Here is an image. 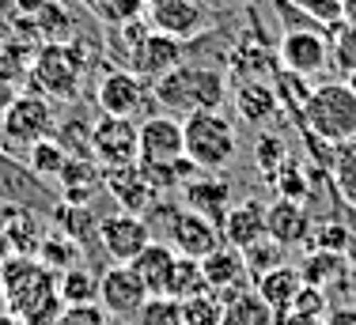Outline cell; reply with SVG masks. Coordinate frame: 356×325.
<instances>
[{"mask_svg": "<svg viewBox=\"0 0 356 325\" xmlns=\"http://www.w3.org/2000/svg\"><path fill=\"white\" fill-rule=\"evenodd\" d=\"M57 295H61V306H88L99 299V276L80 261L72 269L57 272Z\"/></svg>", "mask_w": 356, "mask_h": 325, "instance_id": "cell-29", "label": "cell"}, {"mask_svg": "<svg viewBox=\"0 0 356 325\" xmlns=\"http://www.w3.org/2000/svg\"><path fill=\"white\" fill-rule=\"evenodd\" d=\"M227 99V76L220 68L186 61L175 72H167L163 80L152 83V102L171 117H190V114H205V110H220Z\"/></svg>", "mask_w": 356, "mask_h": 325, "instance_id": "cell-2", "label": "cell"}, {"mask_svg": "<svg viewBox=\"0 0 356 325\" xmlns=\"http://www.w3.org/2000/svg\"><path fill=\"white\" fill-rule=\"evenodd\" d=\"M65 148L54 140V136H46V140H38L35 148H27V162H31V174H38V178H49V174H61V167H65Z\"/></svg>", "mask_w": 356, "mask_h": 325, "instance_id": "cell-37", "label": "cell"}, {"mask_svg": "<svg viewBox=\"0 0 356 325\" xmlns=\"http://www.w3.org/2000/svg\"><path fill=\"white\" fill-rule=\"evenodd\" d=\"M95 227H99V219L88 212V204H57V231H65V235L72 238V242H88L91 235H95Z\"/></svg>", "mask_w": 356, "mask_h": 325, "instance_id": "cell-33", "label": "cell"}, {"mask_svg": "<svg viewBox=\"0 0 356 325\" xmlns=\"http://www.w3.org/2000/svg\"><path fill=\"white\" fill-rule=\"evenodd\" d=\"M273 325H326V318H318V314H303V310H288Z\"/></svg>", "mask_w": 356, "mask_h": 325, "instance_id": "cell-47", "label": "cell"}, {"mask_svg": "<svg viewBox=\"0 0 356 325\" xmlns=\"http://www.w3.org/2000/svg\"><path fill=\"white\" fill-rule=\"evenodd\" d=\"M95 102L106 117H140L152 102V83H144L129 68H106L95 83Z\"/></svg>", "mask_w": 356, "mask_h": 325, "instance_id": "cell-7", "label": "cell"}, {"mask_svg": "<svg viewBox=\"0 0 356 325\" xmlns=\"http://www.w3.org/2000/svg\"><path fill=\"white\" fill-rule=\"evenodd\" d=\"M0 325H27V322H19L15 314H8V310H4V314H0Z\"/></svg>", "mask_w": 356, "mask_h": 325, "instance_id": "cell-50", "label": "cell"}, {"mask_svg": "<svg viewBox=\"0 0 356 325\" xmlns=\"http://www.w3.org/2000/svg\"><path fill=\"white\" fill-rule=\"evenodd\" d=\"M201 276H205V288L216 299L250 288L247 261H243V250H235V246H220V250L209 253V258L201 261Z\"/></svg>", "mask_w": 356, "mask_h": 325, "instance_id": "cell-19", "label": "cell"}, {"mask_svg": "<svg viewBox=\"0 0 356 325\" xmlns=\"http://www.w3.org/2000/svg\"><path fill=\"white\" fill-rule=\"evenodd\" d=\"M175 159H182V122L171 114H148L137 125V162L159 167Z\"/></svg>", "mask_w": 356, "mask_h": 325, "instance_id": "cell-13", "label": "cell"}, {"mask_svg": "<svg viewBox=\"0 0 356 325\" xmlns=\"http://www.w3.org/2000/svg\"><path fill=\"white\" fill-rule=\"evenodd\" d=\"M341 23L356 27V0H341Z\"/></svg>", "mask_w": 356, "mask_h": 325, "instance_id": "cell-49", "label": "cell"}, {"mask_svg": "<svg viewBox=\"0 0 356 325\" xmlns=\"http://www.w3.org/2000/svg\"><path fill=\"white\" fill-rule=\"evenodd\" d=\"M330 61L337 65V72H356V27L349 23H337V27H330Z\"/></svg>", "mask_w": 356, "mask_h": 325, "instance_id": "cell-36", "label": "cell"}, {"mask_svg": "<svg viewBox=\"0 0 356 325\" xmlns=\"http://www.w3.org/2000/svg\"><path fill=\"white\" fill-rule=\"evenodd\" d=\"M292 310H303V314H318V318H326V314H330V295L318 292V288H311V284H303L300 295H296V303H292Z\"/></svg>", "mask_w": 356, "mask_h": 325, "instance_id": "cell-45", "label": "cell"}, {"mask_svg": "<svg viewBox=\"0 0 356 325\" xmlns=\"http://www.w3.org/2000/svg\"><path fill=\"white\" fill-rule=\"evenodd\" d=\"M269 182L277 185V197L281 201H303V197L311 193V178H307V170H300V167H292V162H284L281 170H277Z\"/></svg>", "mask_w": 356, "mask_h": 325, "instance_id": "cell-42", "label": "cell"}, {"mask_svg": "<svg viewBox=\"0 0 356 325\" xmlns=\"http://www.w3.org/2000/svg\"><path fill=\"white\" fill-rule=\"evenodd\" d=\"M129 325H182V303L171 295H148Z\"/></svg>", "mask_w": 356, "mask_h": 325, "instance_id": "cell-34", "label": "cell"}, {"mask_svg": "<svg viewBox=\"0 0 356 325\" xmlns=\"http://www.w3.org/2000/svg\"><path fill=\"white\" fill-rule=\"evenodd\" d=\"M8 310V306H4V288H0V314H4Z\"/></svg>", "mask_w": 356, "mask_h": 325, "instance_id": "cell-52", "label": "cell"}, {"mask_svg": "<svg viewBox=\"0 0 356 325\" xmlns=\"http://www.w3.org/2000/svg\"><path fill=\"white\" fill-rule=\"evenodd\" d=\"M19 8V31H27L38 46L49 42H72V19L57 0H15Z\"/></svg>", "mask_w": 356, "mask_h": 325, "instance_id": "cell-15", "label": "cell"}, {"mask_svg": "<svg viewBox=\"0 0 356 325\" xmlns=\"http://www.w3.org/2000/svg\"><path fill=\"white\" fill-rule=\"evenodd\" d=\"M232 99H235V110H239V117L247 125H269L281 114V99H277V91L266 80H239Z\"/></svg>", "mask_w": 356, "mask_h": 325, "instance_id": "cell-24", "label": "cell"}, {"mask_svg": "<svg viewBox=\"0 0 356 325\" xmlns=\"http://www.w3.org/2000/svg\"><path fill=\"white\" fill-rule=\"evenodd\" d=\"M42 238H46V224L27 208H12L0 219V242L8 253H19V258H35Z\"/></svg>", "mask_w": 356, "mask_h": 325, "instance_id": "cell-22", "label": "cell"}, {"mask_svg": "<svg viewBox=\"0 0 356 325\" xmlns=\"http://www.w3.org/2000/svg\"><path fill=\"white\" fill-rule=\"evenodd\" d=\"M175 261H178V253L167 242H148L137 253V261H129V265H133V272H137V280L144 284V292H148V295H167Z\"/></svg>", "mask_w": 356, "mask_h": 325, "instance_id": "cell-25", "label": "cell"}, {"mask_svg": "<svg viewBox=\"0 0 356 325\" xmlns=\"http://www.w3.org/2000/svg\"><path fill=\"white\" fill-rule=\"evenodd\" d=\"M277 57L292 76H318L330 65V38L318 27H292L281 34Z\"/></svg>", "mask_w": 356, "mask_h": 325, "instance_id": "cell-10", "label": "cell"}, {"mask_svg": "<svg viewBox=\"0 0 356 325\" xmlns=\"http://www.w3.org/2000/svg\"><path fill=\"white\" fill-rule=\"evenodd\" d=\"M0 288H4L8 314L27 325H49L61 314L57 272L46 269L38 258H19V253L0 258Z\"/></svg>", "mask_w": 356, "mask_h": 325, "instance_id": "cell-1", "label": "cell"}, {"mask_svg": "<svg viewBox=\"0 0 356 325\" xmlns=\"http://www.w3.org/2000/svg\"><path fill=\"white\" fill-rule=\"evenodd\" d=\"M91 159H95L103 170L137 162V122L103 114L95 125H91Z\"/></svg>", "mask_w": 356, "mask_h": 325, "instance_id": "cell-11", "label": "cell"}, {"mask_svg": "<svg viewBox=\"0 0 356 325\" xmlns=\"http://www.w3.org/2000/svg\"><path fill=\"white\" fill-rule=\"evenodd\" d=\"M239 151V136L227 114L205 110V114L182 117V156L201 170V174H220Z\"/></svg>", "mask_w": 356, "mask_h": 325, "instance_id": "cell-3", "label": "cell"}, {"mask_svg": "<svg viewBox=\"0 0 356 325\" xmlns=\"http://www.w3.org/2000/svg\"><path fill=\"white\" fill-rule=\"evenodd\" d=\"M88 68H91V61L76 42H49V46L35 49V61H31V68H27V80L35 83L38 95L72 102L83 91Z\"/></svg>", "mask_w": 356, "mask_h": 325, "instance_id": "cell-4", "label": "cell"}, {"mask_svg": "<svg viewBox=\"0 0 356 325\" xmlns=\"http://www.w3.org/2000/svg\"><path fill=\"white\" fill-rule=\"evenodd\" d=\"M167 246L178 253V258H190V261H205L213 250L224 246V235H220V227L213 219L197 216V212L182 208V216H178V224L171 231V238H167Z\"/></svg>", "mask_w": 356, "mask_h": 325, "instance_id": "cell-16", "label": "cell"}, {"mask_svg": "<svg viewBox=\"0 0 356 325\" xmlns=\"http://www.w3.org/2000/svg\"><path fill=\"white\" fill-rule=\"evenodd\" d=\"M95 238H99V250L110 258V265L137 261V253L152 242L144 219L129 216V212H110V216H103V219H99V227H95Z\"/></svg>", "mask_w": 356, "mask_h": 325, "instance_id": "cell-9", "label": "cell"}, {"mask_svg": "<svg viewBox=\"0 0 356 325\" xmlns=\"http://www.w3.org/2000/svg\"><path fill=\"white\" fill-rule=\"evenodd\" d=\"M311 227H315L311 224V212L300 201H281L277 197L273 204H266V238H273L281 250H288V246H307Z\"/></svg>", "mask_w": 356, "mask_h": 325, "instance_id": "cell-21", "label": "cell"}, {"mask_svg": "<svg viewBox=\"0 0 356 325\" xmlns=\"http://www.w3.org/2000/svg\"><path fill=\"white\" fill-rule=\"evenodd\" d=\"M345 88H349L353 95H356V72H349V76H345Z\"/></svg>", "mask_w": 356, "mask_h": 325, "instance_id": "cell-51", "label": "cell"}, {"mask_svg": "<svg viewBox=\"0 0 356 325\" xmlns=\"http://www.w3.org/2000/svg\"><path fill=\"white\" fill-rule=\"evenodd\" d=\"M224 322L220 325H273V310L258 299L254 288H243L235 295H224Z\"/></svg>", "mask_w": 356, "mask_h": 325, "instance_id": "cell-27", "label": "cell"}, {"mask_svg": "<svg viewBox=\"0 0 356 325\" xmlns=\"http://www.w3.org/2000/svg\"><path fill=\"white\" fill-rule=\"evenodd\" d=\"M326 167H330V178H334L341 201L356 208V136L353 140H341V144H330Z\"/></svg>", "mask_w": 356, "mask_h": 325, "instance_id": "cell-28", "label": "cell"}, {"mask_svg": "<svg viewBox=\"0 0 356 325\" xmlns=\"http://www.w3.org/2000/svg\"><path fill=\"white\" fill-rule=\"evenodd\" d=\"M303 122L315 140L322 144H341L356 136V95L341 83H318L300 106Z\"/></svg>", "mask_w": 356, "mask_h": 325, "instance_id": "cell-5", "label": "cell"}, {"mask_svg": "<svg viewBox=\"0 0 356 325\" xmlns=\"http://www.w3.org/2000/svg\"><path fill=\"white\" fill-rule=\"evenodd\" d=\"M178 65H186V42L148 31L140 38V46L133 49V57H129V65H125V68L137 72L144 83H156V80H163L167 72H175Z\"/></svg>", "mask_w": 356, "mask_h": 325, "instance_id": "cell-14", "label": "cell"}, {"mask_svg": "<svg viewBox=\"0 0 356 325\" xmlns=\"http://www.w3.org/2000/svg\"><path fill=\"white\" fill-rule=\"evenodd\" d=\"M140 19L148 23V31L186 42L209 27V4L205 0H144Z\"/></svg>", "mask_w": 356, "mask_h": 325, "instance_id": "cell-8", "label": "cell"}, {"mask_svg": "<svg viewBox=\"0 0 356 325\" xmlns=\"http://www.w3.org/2000/svg\"><path fill=\"white\" fill-rule=\"evenodd\" d=\"M300 288H303L300 269H292V265H277V269L261 272V276L254 280V292H258V299L269 306V310H273V322L281 318V314L292 310Z\"/></svg>", "mask_w": 356, "mask_h": 325, "instance_id": "cell-23", "label": "cell"}, {"mask_svg": "<svg viewBox=\"0 0 356 325\" xmlns=\"http://www.w3.org/2000/svg\"><path fill=\"white\" fill-rule=\"evenodd\" d=\"M57 129V114H54V102L38 91H19L8 110L0 114V140L12 144V148H35L38 140L54 136Z\"/></svg>", "mask_w": 356, "mask_h": 325, "instance_id": "cell-6", "label": "cell"}, {"mask_svg": "<svg viewBox=\"0 0 356 325\" xmlns=\"http://www.w3.org/2000/svg\"><path fill=\"white\" fill-rule=\"evenodd\" d=\"M178 216H182V201H178L175 193H159L156 201L140 212V219H144V227H148L152 242H167L171 231H175V224H178Z\"/></svg>", "mask_w": 356, "mask_h": 325, "instance_id": "cell-31", "label": "cell"}, {"mask_svg": "<svg viewBox=\"0 0 356 325\" xmlns=\"http://www.w3.org/2000/svg\"><path fill=\"white\" fill-rule=\"evenodd\" d=\"M284 159H288V148H284L281 136H277V133H261L258 144H254V162H258L261 174L273 178L277 170L284 167Z\"/></svg>", "mask_w": 356, "mask_h": 325, "instance_id": "cell-40", "label": "cell"}, {"mask_svg": "<svg viewBox=\"0 0 356 325\" xmlns=\"http://www.w3.org/2000/svg\"><path fill=\"white\" fill-rule=\"evenodd\" d=\"M326 325H356V306H337V310H330Z\"/></svg>", "mask_w": 356, "mask_h": 325, "instance_id": "cell-48", "label": "cell"}, {"mask_svg": "<svg viewBox=\"0 0 356 325\" xmlns=\"http://www.w3.org/2000/svg\"><path fill=\"white\" fill-rule=\"evenodd\" d=\"M144 284L137 280L133 265H110V269L99 272V299L95 303L106 310V318H118V322H133V314L144 306Z\"/></svg>", "mask_w": 356, "mask_h": 325, "instance_id": "cell-12", "label": "cell"}, {"mask_svg": "<svg viewBox=\"0 0 356 325\" xmlns=\"http://www.w3.org/2000/svg\"><path fill=\"white\" fill-rule=\"evenodd\" d=\"M178 193H182V197H178L182 208H190V212H197V216L213 219L216 227H220V219H224V212L232 208V182L220 178V174H197V178H190Z\"/></svg>", "mask_w": 356, "mask_h": 325, "instance_id": "cell-20", "label": "cell"}, {"mask_svg": "<svg viewBox=\"0 0 356 325\" xmlns=\"http://www.w3.org/2000/svg\"><path fill=\"white\" fill-rule=\"evenodd\" d=\"M205 276H201V261H190V258H178L175 261V272H171V288L167 295L171 299H193V295H205Z\"/></svg>", "mask_w": 356, "mask_h": 325, "instance_id": "cell-35", "label": "cell"}, {"mask_svg": "<svg viewBox=\"0 0 356 325\" xmlns=\"http://www.w3.org/2000/svg\"><path fill=\"white\" fill-rule=\"evenodd\" d=\"M292 8H300L307 19H315V27L330 31L341 23V0H288Z\"/></svg>", "mask_w": 356, "mask_h": 325, "instance_id": "cell-43", "label": "cell"}, {"mask_svg": "<svg viewBox=\"0 0 356 325\" xmlns=\"http://www.w3.org/2000/svg\"><path fill=\"white\" fill-rule=\"evenodd\" d=\"M15 95H19V88H15V76L8 72L4 65H0V114L8 110V102H12Z\"/></svg>", "mask_w": 356, "mask_h": 325, "instance_id": "cell-46", "label": "cell"}, {"mask_svg": "<svg viewBox=\"0 0 356 325\" xmlns=\"http://www.w3.org/2000/svg\"><path fill=\"white\" fill-rule=\"evenodd\" d=\"M220 322H224V303L213 292L182 299V325H220Z\"/></svg>", "mask_w": 356, "mask_h": 325, "instance_id": "cell-38", "label": "cell"}, {"mask_svg": "<svg viewBox=\"0 0 356 325\" xmlns=\"http://www.w3.org/2000/svg\"><path fill=\"white\" fill-rule=\"evenodd\" d=\"M307 246L311 250H326V253H345L349 250V227L341 219H326V224L311 227Z\"/></svg>", "mask_w": 356, "mask_h": 325, "instance_id": "cell-39", "label": "cell"}, {"mask_svg": "<svg viewBox=\"0 0 356 325\" xmlns=\"http://www.w3.org/2000/svg\"><path fill=\"white\" fill-rule=\"evenodd\" d=\"M220 235H224V246H235V250H247V246L261 242L266 238V204L258 197H243L220 219Z\"/></svg>", "mask_w": 356, "mask_h": 325, "instance_id": "cell-18", "label": "cell"}, {"mask_svg": "<svg viewBox=\"0 0 356 325\" xmlns=\"http://www.w3.org/2000/svg\"><path fill=\"white\" fill-rule=\"evenodd\" d=\"M35 258L46 265V269L65 272V269H72V265H80V261H83V246H80V242H72V238L65 235V231H46V238H42V246H38Z\"/></svg>", "mask_w": 356, "mask_h": 325, "instance_id": "cell-30", "label": "cell"}, {"mask_svg": "<svg viewBox=\"0 0 356 325\" xmlns=\"http://www.w3.org/2000/svg\"><path fill=\"white\" fill-rule=\"evenodd\" d=\"M49 325H110V318L99 303H88V306H61V314Z\"/></svg>", "mask_w": 356, "mask_h": 325, "instance_id": "cell-44", "label": "cell"}, {"mask_svg": "<svg viewBox=\"0 0 356 325\" xmlns=\"http://www.w3.org/2000/svg\"><path fill=\"white\" fill-rule=\"evenodd\" d=\"M273 53H277V49H273ZM273 53H269L266 46H258V42H243V46L232 49L227 65H232L235 80H261V76L273 68Z\"/></svg>", "mask_w": 356, "mask_h": 325, "instance_id": "cell-32", "label": "cell"}, {"mask_svg": "<svg viewBox=\"0 0 356 325\" xmlns=\"http://www.w3.org/2000/svg\"><path fill=\"white\" fill-rule=\"evenodd\" d=\"M243 261H247V272L258 280L261 272L284 265V250L273 242V238H261V242H254V246H247V250H243Z\"/></svg>", "mask_w": 356, "mask_h": 325, "instance_id": "cell-41", "label": "cell"}, {"mask_svg": "<svg viewBox=\"0 0 356 325\" xmlns=\"http://www.w3.org/2000/svg\"><path fill=\"white\" fill-rule=\"evenodd\" d=\"M0 201H4V182H0Z\"/></svg>", "mask_w": 356, "mask_h": 325, "instance_id": "cell-53", "label": "cell"}, {"mask_svg": "<svg viewBox=\"0 0 356 325\" xmlns=\"http://www.w3.org/2000/svg\"><path fill=\"white\" fill-rule=\"evenodd\" d=\"M103 190L118 201V212H129V216H140L152 201H156V190H152L148 174L129 162V167H114V170H103Z\"/></svg>", "mask_w": 356, "mask_h": 325, "instance_id": "cell-17", "label": "cell"}, {"mask_svg": "<svg viewBox=\"0 0 356 325\" xmlns=\"http://www.w3.org/2000/svg\"><path fill=\"white\" fill-rule=\"evenodd\" d=\"M300 280L318 292L330 295V288H341L349 280V258L345 253H326V250H311L300 265Z\"/></svg>", "mask_w": 356, "mask_h": 325, "instance_id": "cell-26", "label": "cell"}]
</instances>
